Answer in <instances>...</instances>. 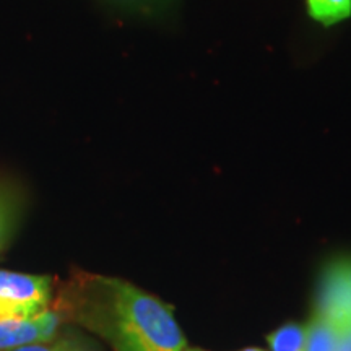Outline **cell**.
Returning a JSON list of instances; mask_svg holds the SVG:
<instances>
[{
    "label": "cell",
    "instance_id": "cell-4",
    "mask_svg": "<svg viewBox=\"0 0 351 351\" xmlns=\"http://www.w3.org/2000/svg\"><path fill=\"white\" fill-rule=\"evenodd\" d=\"M350 324L315 311L306 326V351H337L341 333Z\"/></svg>",
    "mask_w": 351,
    "mask_h": 351
},
{
    "label": "cell",
    "instance_id": "cell-3",
    "mask_svg": "<svg viewBox=\"0 0 351 351\" xmlns=\"http://www.w3.org/2000/svg\"><path fill=\"white\" fill-rule=\"evenodd\" d=\"M59 326L60 315L51 309L29 319L0 320V351L54 340Z\"/></svg>",
    "mask_w": 351,
    "mask_h": 351
},
{
    "label": "cell",
    "instance_id": "cell-6",
    "mask_svg": "<svg viewBox=\"0 0 351 351\" xmlns=\"http://www.w3.org/2000/svg\"><path fill=\"white\" fill-rule=\"evenodd\" d=\"M270 351H306V326L285 324L267 337Z\"/></svg>",
    "mask_w": 351,
    "mask_h": 351
},
{
    "label": "cell",
    "instance_id": "cell-11",
    "mask_svg": "<svg viewBox=\"0 0 351 351\" xmlns=\"http://www.w3.org/2000/svg\"><path fill=\"white\" fill-rule=\"evenodd\" d=\"M169 2H171V0H169Z\"/></svg>",
    "mask_w": 351,
    "mask_h": 351
},
{
    "label": "cell",
    "instance_id": "cell-2",
    "mask_svg": "<svg viewBox=\"0 0 351 351\" xmlns=\"http://www.w3.org/2000/svg\"><path fill=\"white\" fill-rule=\"evenodd\" d=\"M49 301V276L0 270V320L34 317L47 309Z\"/></svg>",
    "mask_w": 351,
    "mask_h": 351
},
{
    "label": "cell",
    "instance_id": "cell-7",
    "mask_svg": "<svg viewBox=\"0 0 351 351\" xmlns=\"http://www.w3.org/2000/svg\"><path fill=\"white\" fill-rule=\"evenodd\" d=\"M19 215L16 197L10 189L0 186V252L5 249L13 234V226Z\"/></svg>",
    "mask_w": 351,
    "mask_h": 351
},
{
    "label": "cell",
    "instance_id": "cell-5",
    "mask_svg": "<svg viewBox=\"0 0 351 351\" xmlns=\"http://www.w3.org/2000/svg\"><path fill=\"white\" fill-rule=\"evenodd\" d=\"M307 10L324 26H332L351 15V0H307Z\"/></svg>",
    "mask_w": 351,
    "mask_h": 351
},
{
    "label": "cell",
    "instance_id": "cell-10",
    "mask_svg": "<svg viewBox=\"0 0 351 351\" xmlns=\"http://www.w3.org/2000/svg\"><path fill=\"white\" fill-rule=\"evenodd\" d=\"M184 351H205V350H200V348H186Z\"/></svg>",
    "mask_w": 351,
    "mask_h": 351
},
{
    "label": "cell",
    "instance_id": "cell-1",
    "mask_svg": "<svg viewBox=\"0 0 351 351\" xmlns=\"http://www.w3.org/2000/svg\"><path fill=\"white\" fill-rule=\"evenodd\" d=\"M90 327L117 351H184L186 337L173 309L156 296L117 278L95 285Z\"/></svg>",
    "mask_w": 351,
    "mask_h": 351
},
{
    "label": "cell",
    "instance_id": "cell-8",
    "mask_svg": "<svg viewBox=\"0 0 351 351\" xmlns=\"http://www.w3.org/2000/svg\"><path fill=\"white\" fill-rule=\"evenodd\" d=\"M12 351H88L73 341H44V343H33L21 346Z\"/></svg>",
    "mask_w": 351,
    "mask_h": 351
},
{
    "label": "cell",
    "instance_id": "cell-9",
    "mask_svg": "<svg viewBox=\"0 0 351 351\" xmlns=\"http://www.w3.org/2000/svg\"><path fill=\"white\" fill-rule=\"evenodd\" d=\"M241 351H263V350H261V348H244V350H241Z\"/></svg>",
    "mask_w": 351,
    "mask_h": 351
}]
</instances>
